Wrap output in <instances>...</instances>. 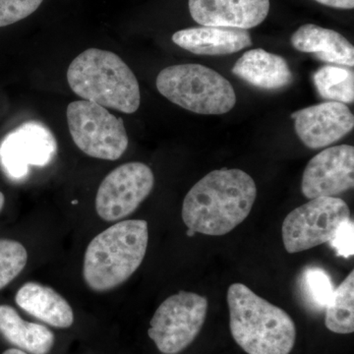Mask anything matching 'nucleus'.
<instances>
[{
	"mask_svg": "<svg viewBox=\"0 0 354 354\" xmlns=\"http://www.w3.org/2000/svg\"><path fill=\"white\" fill-rule=\"evenodd\" d=\"M44 0H0V27L25 19L41 6Z\"/></svg>",
	"mask_w": 354,
	"mask_h": 354,
	"instance_id": "5701e85b",
	"label": "nucleus"
},
{
	"mask_svg": "<svg viewBox=\"0 0 354 354\" xmlns=\"http://www.w3.org/2000/svg\"><path fill=\"white\" fill-rule=\"evenodd\" d=\"M70 88L85 101L123 113L138 111L141 94L136 76L118 55L88 48L67 70Z\"/></svg>",
	"mask_w": 354,
	"mask_h": 354,
	"instance_id": "20e7f679",
	"label": "nucleus"
},
{
	"mask_svg": "<svg viewBox=\"0 0 354 354\" xmlns=\"http://www.w3.org/2000/svg\"><path fill=\"white\" fill-rule=\"evenodd\" d=\"M354 223L348 218L339 225L329 241L337 256L348 259L354 254Z\"/></svg>",
	"mask_w": 354,
	"mask_h": 354,
	"instance_id": "b1692460",
	"label": "nucleus"
},
{
	"mask_svg": "<svg viewBox=\"0 0 354 354\" xmlns=\"http://www.w3.org/2000/svg\"><path fill=\"white\" fill-rule=\"evenodd\" d=\"M298 138L309 149L326 148L354 127V116L342 102H326L291 113Z\"/></svg>",
	"mask_w": 354,
	"mask_h": 354,
	"instance_id": "f8f14e48",
	"label": "nucleus"
},
{
	"mask_svg": "<svg viewBox=\"0 0 354 354\" xmlns=\"http://www.w3.org/2000/svg\"><path fill=\"white\" fill-rule=\"evenodd\" d=\"M208 306V299L197 293L180 291L171 295L153 314L149 337L160 353H181L201 332Z\"/></svg>",
	"mask_w": 354,
	"mask_h": 354,
	"instance_id": "0eeeda50",
	"label": "nucleus"
},
{
	"mask_svg": "<svg viewBox=\"0 0 354 354\" xmlns=\"http://www.w3.org/2000/svg\"><path fill=\"white\" fill-rule=\"evenodd\" d=\"M27 261L28 253L23 244L12 239H0V290L19 276Z\"/></svg>",
	"mask_w": 354,
	"mask_h": 354,
	"instance_id": "4be33fe9",
	"label": "nucleus"
},
{
	"mask_svg": "<svg viewBox=\"0 0 354 354\" xmlns=\"http://www.w3.org/2000/svg\"><path fill=\"white\" fill-rule=\"evenodd\" d=\"M290 41L295 50L312 53L321 62L353 67V44L334 30L314 24L302 25L293 32Z\"/></svg>",
	"mask_w": 354,
	"mask_h": 354,
	"instance_id": "f3484780",
	"label": "nucleus"
},
{
	"mask_svg": "<svg viewBox=\"0 0 354 354\" xmlns=\"http://www.w3.org/2000/svg\"><path fill=\"white\" fill-rule=\"evenodd\" d=\"M156 85L169 102L198 114L220 115L232 111L236 104L230 81L201 64L167 67L158 73Z\"/></svg>",
	"mask_w": 354,
	"mask_h": 354,
	"instance_id": "39448f33",
	"label": "nucleus"
},
{
	"mask_svg": "<svg viewBox=\"0 0 354 354\" xmlns=\"http://www.w3.org/2000/svg\"><path fill=\"white\" fill-rule=\"evenodd\" d=\"M172 41L199 55H227L252 46L248 30L199 26L174 32Z\"/></svg>",
	"mask_w": 354,
	"mask_h": 354,
	"instance_id": "4468645a",
	"label": "nucleus"
},
{
	"mask_svg": "<svg viewBox=\"0 0 354 354\" xmlns=\"http://www.w3.org/2000/svg\"><path fill=\"white\" fill-rule=\"evenodd\" d=\"M2 354H29L25 351H21L19 348H9L4 351Z\"/></svg>",
	"mask_w": 354,
	"mask_h": 354,
	"instance_id": "a878e982",
	"label": "nucleus"
},
{
	"mask_svg": "<svg viewBox=\"0 0 354 354\" xmlns=\"http://www.w3.org/2000/svg\"><path fill=\"white\" fill-rule=\"evenodd\" d=\"M70 135L88 157L116 160L127 150V131L121 118L95 102H70L66 109Z\"/></svg>",
	"mask_w": 354,
	"mask_h": 354,
	"instance_id": "423d86ee",
	"label": "nucleus"
},
{
	"mask_svg": "<svg viewBox=\"0 0 354 354\" xmlns=\"http://www.w3.org/2000/svg\"><path fill=\"white\" fill-rule=\"evenodd\" d=\"M270 0H189L191 17L201 26L249 30L264 22Z\"/></svg>",
	"mask_w": 354,
	"mask_h": 354,
	"instance_id": "ddd939ff",
	"label": "nucleus"
},
{
	"mask_svg": "<svg viewBox=\"0 0 354 354\" xmlns=\"http://www.w3.org/2000/svg\"><path fill=\"white\" fill-rule=\"evenodd\" d=\"M351 218L348 204L337 197H319L290 212L281 234L288 253L309 250L327 243L344 221Z\"/></svg>",
	"mask_w": 354,
	"mask_h": 354,
	"instance_id": "6e6552de",
	"label": "nucleus"
},
{
	"mask_svg": "<svg viewBox=\"0 0 354 354\" xmlns=\"http://www.w3.org/2000/svg\"><path fill=\"white\" fill-rule=\"evenodd\" d=\"M323 6L332 7L337 9H353L354 0H315Z\"/></svg>",
	"mask_w": 354,
	"mask_h": 354,
	"instance_id": "393cba45",
	"label": "nucleus"
},
{
	"mask_svg": "<svg viewBox=\"0 0 354 354\" xmlns=\"http://www.w3.org/2000/svg\"><path fill=\"white\" fill-rule=\"evenodd\" d=\"M15 302L28 314L51 327L67 329L73 325L72 307L50 286L35 281L26 283L16 293Z\"/></svg>",
	"mask_w": 354,
	"mask_h": 354,
	"instance_id": "dca6fc26",
	"label": "nucleus"
},
{
	"mask_svg": "<svg viewBox=\"0 0 354 354\" xmlns=\"http://www.w3.org/2000/svg\"><path fill=\"white\" fill-rule=\"evenodd\" d=\"M319 95L328 101L353 104L354 74L353 70L335 65H325L313 75Z\"/></svg>",
	"mask_w": 354,
	"mask_h": 354,
	"instance_id": "aec40b11",
	"label": "nucleus"
},
{
	"mask_svg": "<svg viewBox=\"0 0 354 354\" xmlns=\"http://www.w3.org/2000/svg\"><path fill=\"white\" fill-rule=\"evenodd\" d=\"M57 142L41 121L23 123L7 133L0 143V167L9 178L20 180L30 167H46L57 155Z\"/></svg>",
	"mask_w": 354,
	"mask_h": 354,
	"instance_id": "9d476101",
	"label": "nucleus"
},
{
	"mask_svg": "<svg viewBox=\"0 0 354 354\" xmlns=\"http://www.w3.org/2000/svg\"><path fill=\"white\" fill-rule=\"evenodd\" d=\"M195 234H196V232H193V230H189V228H188V230H187L188 236H193V235H195Z\"/></svg>",
	"mask_w": 354,
	"mask_h": 354,
	"instance_id": "cd10ccee",
	"label": "nucleus"
},
{
	"mask_svg": "<svg viewBox=\"0 0 354 354\" xmlns=\"http://www.w3.org/2000/svg\"><path fill=\"white\" fill-rule=\"evenodd\" d=\"M235 76L261 90H281L293 82V74L285 58L262 48L247 51L232 69Z\"/></svg>",
	"mask_w": 354,
	"mask_h": 354,
	"instance_id": "2eb2a0df",
	"label": "nucleus"
},
{
	"mask_svg": "<svg viewBox=\"0 0 354 354\" xmlns=\"http://www.w3.org/2000/svg\"><path fill=\"white\" fill-rule=\"evenodd\" d=\"M300 288L305 302L311 308L319 311L326 309L335 291L328 272L318 267H308L304 270L300 279Z\"/></svg>",
	"mask_w": 354,
	"mask_h": 354,
	"instance_id": "412c9836",
	"label": "nucleus"
},
{
	"mask_svg": "<svg viewBox=\"0 0 354 354\" xmlns=\"http://www.w3.org/2000/svg\"><path fill=\"white\" fill-rule=\"evenodd\" d=\"M148 241V223L144 220L118 221L97 234L84 256L86 285L104 292L124 283L143 262Z\"/></svg>",
	"mask_w": 354,
	"mask_h": 354,
	"instance_id": "7ed1b4c3",
	"label": "nucleus"
},
{
	"mask_svg": "<svg viewBox=\"0 0 354 354\" xmlns=\"http://www.w3.org/2000/svg\"><path fill=\"white\" fill-rule=\"evenodd\" d=\"M325 325L335 334L354 332V272L335 288L332 299L326 307Z\"/></svg>",
	"mask_w": 354,
	"mask_h": 354,
	"instance_id": "6ab92c4d",
	"label": "nucleus"
},
{
	"mask_svg": "<svg viewBox=\"0 0 354 354\" xmlns=\"http://www.w3.org/2000/svg\"><path fill=\"white\" fill-rule=\"evenodd\" d=\"M4 203H6V197H4L3 193L0 192V212L3 209Z\"/></svg>",
	"mask_w": 354,
	"mask_h": 354,
	"instance_id": "bb28decb",
	"label": "nucleus"
},
{
	"mask_svg": "<svg viewBox=\"0 0 354 354\" xmlns=\"http://www.w3.org/2000/svg\"><path fill=\"white\" fill-rule=\"evenodd\" d=\"M0 335L16 348L30 354H48L55 334L46 326L28 322L9 305H0Z\"/></svg>",
	"mask_w": 354,
	"mask_h": 354,
	"instance_id": "a211bd4d",
	"label": "nucleus"
},
{
	"mask_svg": "<svg viewBox=\"0 0 354 354\" xmlns=\"http://www.w3.org/2000/svg\"><path fill=\"white\" fill-rule=\"evenodd\" d=\"M155 176L143 162L121 165L102 181L95 195V211L102 220L121 221L131 215L152 192Z\"/></svg>",
	"mask_w": 354,
	"mask_h": 354,
	"instance_id": "1a4fd4ad",
	"label": "nucleus"
},
{
	"mask_svg": "<svg viewBox=\"0 0 354 354\" xmlns=\"http://www.w3.org/2000/svg\"><path fill=\"white\" fill-rule=\"evenodd\" d=\"M354 148L349 145L330 147L311 158L305 167L301 192L308 199L335 197L353 189Z\"/></svg>",
	"mask_w": 354,
	"mask_h": 354,
	"instance_id": "9b49d317",
	"label": "nucleus"
},
{
	"mask_svg": "<svg viewBox=\"0 0 354 354\" xmlns=\"http://www.w3.org/2000/svg\"><path fill=\"white\" fill-rule=\"evenodd\" d=\"M230 333L248 354H290L295 348L297 327L291 317L258 297L243 283L227 290Z\"/></svg>",
	"mask_w": 354,
	"mask_h": 354,
	"instance_id": "f03ea898",
	"label": "nucleus"
},
{
	"mask_svg": "<svg viewBox=\"0 0 354 354\" xmlns=\"http://www.w3.org/2000/svg\"><path fill=\"white\" fill-rule=\"evenodd\" d=\"M256 197L255 181L245 171H211L184 198L183 220L196 234L221 236L246 220Z\"/></svg>",
	"mask_w": 354,
	"mask_h": 354,
	"instance_id": "f257e3e1",
	"label": "nucleus"
}]
</instances>
